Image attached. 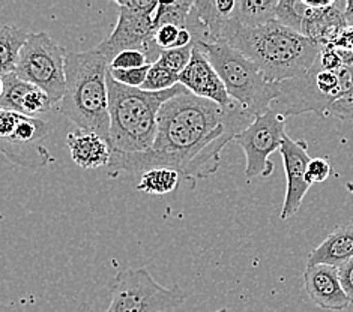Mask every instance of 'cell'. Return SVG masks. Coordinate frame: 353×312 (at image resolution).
<instances>
[{"label":"cell","instance_id":"6da1fadb","mask_svg":"<svg viewBox=\"0 0 353 312\" xmlns=\"http://www.w3.org/2000/svg\"><path fill=\"white\" fill-rule=\"evenodd\" d=\"M254 119L241 105L227 110L187 90L159 110L154 146L141 154L113 152L108 176L116 177L122 171L143 174L165 167L194 185L218 171L224 147Z\"/></svg>","mask_w":353,"mask_h":312},{"label":"cell","instance_id":"7a4b0ae2","mask_svg":"<svg viewBox=\"0 0 353 312\" xmlns=\"http://www.w3.org/2000/svg\"><path fill=\"white\" fill-rule=\"evenodd\" d=\"M225 42L256 63L265 80L274 84L307 74L323 48L276 20L257 29H245L236 23Z\"/></svg>","mask_w":353,"mask_h":312},{"label":"cell","instance_id":"3957f363","mask_svg":"<svg viewBox=\"0 0 353 312\" xmlns=\"http://www.w3.org/2000/svg\"><path fill=\"white\" fill-rule=\"evenodd\" d=\"M107 86L110 114L108 141L117 154H141L152 147L158 134L159 110L167 101L187 92L182 84L165 92L127 87L114 81L110 72Z\"/></svg>","mask_w":353,"mask_h":312},{"label":"cell","instance_id":"277c9868","mask_svg":"<svg viewBox=\"0 0 353 312\" xmlns=\"http://www.w3.org/2000/svg\"><path fill=\"white\" fill-rule=\"evenodd\" d=\"M110 62L97 48L66 54V92L59 112L77 125L79 129L97 132L108 140L107 77Z\"/></svg>","mask_w":353,"mask_h":312},{"label":"cell","instance_id":"5b68a950","mask_svg":"<svg viewBox=\"0 0 353 312\" xmlns=\"http://www.w3.org/2000/svg\"><path fill=\"white\" fill-rule=\"evenodd\" d=\"M203 52L224 83L230 98L251 116H263L280 96V84L265 80L263 74L227 42L196 44Z\"/></svg>","mask_w":353,"mask_h":312},{"label":"cell","instance_id":"8992f818","mask_svg":"<svg viewBox=\"0 0 353 312\" xmlns=\"http://www.w3.org/2000/svg\"><path fill=\"white\" fill-rule=\"evenodd\" d=\"M187 300L178 284H158L146 267L127 269L110 282V305L105 312H167Z\"/></svg>","mask_w":353,"mask_h":312},{"label":"cell","instance_id":"52a82bcc","mask_svg":"<svg viewBox=\"0 0 353 312\" xmlns=\"http://www.w3.org/2000/svg\"><path fill=\"white\" fill-rule=\"evenodd\" d=\"M158 3L152 0H117V23L110 35L97 47L98 52L110 63L117 54L128 50L145 53L150 65L158 62L161 50L155 42L154 26Z\"/></svg>","mask_w":353,"mask_h":312},{"label":"cell","instance_id":"ba28073f","mask_svg":"<svg viewBox=\"0 0 353 312\" xmlns=\"http://www.w3.org/2000/svg\"><path fill=\"white\" fill-rule=\"evenodd\" d=\"M66 50L48 33H32L14 74L43 89L54 104H61L66 92Z\"/></svg>","mask_w":353,"mask_h":312},{"label":"cell","instance_id":"9c48e42d","mask_svg":"<svg viewBox=\"0 0 353 312\" xmlns=\"http://www.w3.org/2000/svg\"><path fill=\"white\" fill-rule=\"evenodd\" d=\"M53 132L52 123L0 110V149L3 155L28 170L37 171L52 163V155L41 143Z\"/></svg>","mask_w":353,"mask_h":312},{"label":"cell","instance_id":"30bf717a","mask_svg":"<svg viewBox=\"0 0 353 312\" xmlns=\"http://www.w3.org/2000/svg\"><path fill=\"white\" fill-rule=\"evenodd\" d=\"M285 136V117L274 110L257 116L247 129L238 134L234 143H238L245 154V177L248 182L256 177H269L274 173V163L269 156L281 149Z\"/></svg>","mask_w":353,"mask_h":312},{"label":"cell","instance_id":"8fae6325","mask_svg":"<svg viewBox=\"0 0 353 312\" xmlns=\"http://www.w3.org/2000/svg\"><path fill=\"white\" fill-rule=\"evenodd\" d=\"M334 101L327 98L319 87L316 68L313 66L301 77L280 83V96L272 104L271 110L284 117L304 113H316L317 116L326 117Z\"/></svg>","mask_w":353,"mask_h":312},{"label":"cell","instance_id":"7c38bea8","mask_svg":"<svg viewBox=\"0 0 353 312\" xmlns=\"http://www.w3.org/2000/svg\"><path fill=\"white\" fill-rule=\"evenodd\" d=\"M280 154L284 164L285 182H288L280 216L283 221H285V219L296 215L311 187L307 182V168L311 158L308 155L307 141L293 140L289 136H285Z\"/></svg>","mask_w":353,"mask_h":312},{"label":"cell","instance_id":"4fadbf2b","mask_svg":"<svg viewBox=\"0 0 353 312\" xmlns=\"http://www.w3.org/2000/svg\"><path fill=\"white\" fill-rule=\"evenodd\" d=\"M179 84H182L192 95L212 101L223 108L229 110L239 105L230 98L220 74L216 72L208 56L196 44L192 48L191 62L179 75Z\"/></svg>","mask_w":353,"mask_h":312},{"label":"cell","instance_id":"5bb4252c","mask_svg":"<svg viewBox=\"0 0 353 312\" xmlns=\"http://www.w3.org/2000/svg\"><path fill=\"white\" fill-rule=\"evenodd\" d=\"M53 99L35 84L20 80L17 75H2L0 108L28 117H39L53 108Z\"/></svg>","mask_w":353,"mask_h":312},{"label":"cell","instance_id":"9a60e30c","mask_svg":"<svg viewBox=\"0 0 353 312\" xmlns=\"http://www.w3.org/2000/svg\"><path fill=\"white\" fill-rule=\"evenodd\" d=\"M304 289L311 302L322 309L339 312L350 305V300L343 290L337 267L325 264L307 266Z\"/></svg>","mask_w":353,"mask_h":312},{"label":"cell","instance_id":"2e32d148","mask_svg":"<svg viewBox=\"0 0 353 312\" xmlns=\"http://www.w3.org/2000/svg\"><path fill=\"white\" fill-rule=\"evenodd\" d=\"M236 0H196L192 12L205 30V44L225 42L236 24Z\"/></svg>","mask_w":353,"mask_h":312},{"label":"cell","instance_id":"e0dca14e","mask_svg":"<svg viewBox=\"0 0 353 312\" xmlns=\"http://www.w3.org/2000/svg\"><path fill=\"white\" fill-rule=\"evenodd\" d=\"M66 146L72 161L85 170L108 167L112 161L113 149L110 141L97 132L77 128L68 134Z\"/></svg>","mask_w":353,"mask_h":312},{"label":"cell","instance_id":"ac0fdd59","mask_svg":"<svg viewBox=\"0 0 353 312\" xmlns=\"http://www.w3.org/2000/svg\"><path fill=\"white\" fill-rule=\"evenodd\" d=\"M353 260V222L335 229L327 238L310 252L307 266H332L340 269Z\"/></svg>","mask_w":353,"mask_h":312},{"label":"cell","instance_id":"d6986e66","mask_svg":"<svg viewBox=\"0 0 353 312\" xmlns=\"http://www.w3.org/2000/svg\"><path fill=\"white\" fill-rule=\"evenodd\" d=\"M280 0H238L234 20L245 29H257L276 20Z\"/></svg>","mask_w":353,"mask_h":312},{"label":"cell","instance_id":"ffe728a7","mask_svg":"<svg viewBox=\"0 0 353 312\" xmlns=\"http://www.w3.org/2000/svg\"><path fill=\"white\" fill-rule=\"evenodd\" d=\"M30 35L32 33L26 29L14 26V24H3L0 29V72L2 75L15 72L21 50L26 45Z\"/></svg>","mask_w":353,"mask_h":312},{"label":"cell","instance_id":"44dd1931","mask_svg":"<svg viewBox=\"0 0 353 312\" xmlns=\"http://www.w3.org/2000/svg\"><path fill=\"white\" fill-rule=\"evenodd\" d=\"M182 176L173 168L158 167L141 174L137 189L150 196H165L179 187Z\"/></svg>","mask_w":353,"mask_h":312},{"label":"cell","instance_id":"7402d4cb","mask_svg":"<svg viewBox=\"0 0 353 312\" xmlns=\"http://www.w3.org/2000/svg\"><path fill=\"white\" fill-rule=\"evenodd\" d=\"M194 2L191 0H176V2H159L154 17L155 29L163 24H174L179 28H187L190 14Z\"/></svg>","mask_w":353,"mask_h":312},{"label":"cell","instance_id":"603a6c76","mask_svg":"<svg viewBox=\"0 0 353 312\" xmlns=\"http://www.w3.org/2000/svg\"><path fill=\"white\" fill-rule=\"evenodd\" d=\"M155 42L161 52L173 48H185L194 44V38L188 28H179L174 24H163L155 29Z\"/></svg>","mask_w":353,"mask_h":312},{"label":"cell","instance_id":"cb8c5ba5","mask_svg":"<svg viewBox=\"0 0 353 312\" xmlns=\"http://www.w3.org/2000/svg\"><path fill=\"white\" fill-rule=\"evenodd\" d=\"M307 5L305 0H280L276 10V21L298 33H302L304 28Z\"/></svg>","mask_w":353,"mask_h":312},{"label":"cell","instance_id":"d4e9b609","mask_svg":"<svg viewBox=\"0 0 353 312\" xmlns=\"http://www.w3.org/2000/svg\"><path fill=\"white\" fill-rule=\"evenodd\" d=\"M179 84V74L173 72L167 68L161 62H155L150 65L148 77L145 84L141 86V90L146 92H165L170 90Z\"/></svg>","mask_w":353,"mask_h":312},{"label":"cell","instance_id":"484cf974","mask_svg":"<svg viewBox=\"0 0 353 312\" xmlns=\"http://www.w3.org/2000/svg\"><path fill=\"white\" fill-rule=\"evenodd\" d=\"M192 48H194V44L185 48H173V50H164L159 54L158 61L161 62L167 68L172 70L176 74H182L187 68L188 63L191 62L192 57Z\"/></svg>","mask_w":353,"mask_h":312},{"label":"cell","instance_id":"4316f807","mask_svg":"<svg viewBox=\"0 0 353 312\" xmlns=\"http://www.w3.org/2000/svg\"><path fill=\"white\" fill-rule=\"evenodd\" d=\"M149 68H150V65L143 66V68H137V70H112L110 68V71L108 72H110L112 79L114 81L123 84V86L141 89V86L146 81Z\"/></svg>","mask_w":353,"mask_h":312},{"label":"cell","instance_id":"83f0119b","mask_svg":"<svg viewBox=\"0 0 353 312\" xmlns=\"http://www.w3.org/2000/svg\"><path fill=\"white\" fill-rule=\"evenodd\" d=\"M150 65L148 61V56L139 52V50H128V52H123L121 54H117L112 63L110 68L112 70H137L143 68V66Z\"/></svg>","mask_w":353,"mask_h":312},{"label":"cell","instance_id":"f1b7e54d","mask_svg":"<svg viewBox=\"0 0 353 312\" xmlns=\"http://www.w3.org/2000/svg\"><path fill=\"white\" fill-rule=\"evenodd\" d=\"M331 174V164L325 158H311L307 168V182L310 185L322 183Z\"/></svg>","mask_w":353,"mask_h":312},{"label":"cell","instance_id":"f546056e","mask_svg":"<svg viewBox=\"0 0 353 312\" xmlns=\"http://www.w3.org/2000/svg\"><path fill=\"white\" fill-rule=\"evenodd\" d=\"M330 114L341 121H353V89L331 107Z\"/></svg>","mask_w":353,"mask_h":312},{"label":"cell","instance_id":"4dcf8cb0","mask_svg":"<svg viewBox=\"0 0 353 312\" xmlns=\"http://www.w3.org/2000/svg\"><path fill=\"white\" fill-rule=\"evenodd\" d=\"M340 281L343 285V290L346 293L350 303H353V260L347 261L346 264H343L340 269Z\"/></svg>","mask_w":353,"mask_h":312},{"label":"cell","instance_id":"1f68e13d","mask_svg":"<svg viewBox=\"0 0 353 312\" xmlns=\"http://www.w3.org/2000/svg\"><path fill=\"white\" fill-rule=\"evenodd\" d=\"M344 20H346L347 28L353 29V0H347L346 5H344Z\"/></svg>","mask_w":353,"mask_h":312},{"label":"cell","instance_id":"d6a6232c","mask_svg":"<svg viewBox=\"0 0 353 312\" xmlns=\"http://www.w3.org/2000/svg\"><path fill=\"white\" fill-rule=\"evenodd\" d=\"M74 312H94V309L90 308V305L88 302H83V303H80V306L75 309Z\"/></svg>","mask_w":353,"mask_h":312},{"label":"cell","instance_id":"836d02e7","mask_svg":"<svg viewBox=\"0 0 353 312\" xmlns=\"http://www.w3.org/2000/svg\"><path fill=\"white\" fill-rule=\"evenodd\" d=\"M214 312H229V309H225V308H223V309H218V311H214Z\"/></svg>","mask_w":353,"mask_h":312}]
</instances>
